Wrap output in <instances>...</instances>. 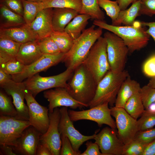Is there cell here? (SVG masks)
<instances>
[{
	"mask_svg": "<svg viewBox=\"0 0 155 155\" xmlns=\"http://www.w3.org/2000/svg\"><path fill=\"white\" fill-rule=\"evenodd\" d=\"M93 24L120 37L128 47L130 53L144 48L150 40V36L146 32V27L143 26L141 22L138 21H135L131 26H114L104 21L97 20H94Z\"/></svg>",
	"mask_w": 155,
	"mask_h": 155,
	"instance_id": "6da1fadb",
	"label": "cell"
},
{
	"mask_svg": "<svg viewBox=\"0 0 155 155\" xmlns=\"http://www.w3.org/2000/svg\"><path fill=\"white\" fill-rule=\"evenodd\" d=\"M97 84L83 63L78 66L67 82L66 88L71 96L87 107L93 98Z\"/></svg>",
	"mask_w": 155,
	"mask_h": 155,
	"instance_id": "7a4b0ae2",
	"label": "cell"
},
{
	"mask_svg": "<svg viewBox=\"0 0 155 155\" xmlns=\"http://www.w3.org/2000/svg\"><path fill=\"white\" fill-rule=\"evenodd\" d=\"M92 25L84 30L80 36L74 40L69 51L65 54L62 61L67 68L74 71L83 63L91 48L102 33V29L99 27L95 29Z\"/></svg>",
	"mask_w": 155,
	"mask_h": 155,
	"instance_id": "3957f363",
	"label": "cell"
},
{
	"mask_svg": "<svg viewBox=\"0 0 155 155\" xmlns=\"http://www.w3.org/2000/svg\"><path fill=\"white\" fill-rule=\"evenodd\" d=\"M124 70L118 73L109 71L98 83L94 96L88 105L90 108L105 103L114 106L119 91L124 81L129 75Z\"/></svg>",
	"mask_w": 155,
	"mask_h": 155,
	"instance_id": "277c9868",
	"label": "cell"
},
{
	"mask_svg": "<svg viewBox=\"0 0 155 155\" xmlns=\"http://www.w3.org/2000/svg\"><path fill=\"white\" fill-rule=\"evenodd\" d=\"M92 74L97 84L110 70L106 50V43L100 36L90 49L83 63Z\"/></svg>",
	"mask_w": 155,
	"mask_h": 155,
	"instance_id": "5b68a950",
	"label": "cell"
},
{
	"mask_svg": "<svg viewBox=\"0 0 155 155\" xmlns=\"http://www.w3.org/2000/svg\"><path fill=\"white\" fill-rule=\"evenodd\" d=\"M104 37L106 42L110 70L115 73L123 71L129 53L128 47L120 37L112 32H106Z\"/></svg>",
	"mask_w": 155,
	"mask_h": 155,
	"instance_id": "8992f818",
	"label": "cell"
},
{
	"mask_svg": "<svg viewBox=\"0 0 155 155\" xmlns=\"http://www.w3.org/2000/svg\"><path fill=\"white\" fill-rule=\"evenodd\" d=\"M73 71L67 68L63 72L57 75L42 77L38 73L27 78L24 82L26 89L35 98L42 91L58 87L66 88L67 82L71 76Z\"/></svg>",
	"mask_w": 155,
	"mask_h": 155,
	"instance_id": "52a82bcc",
	"label": "cell"
},
{
	"mask_svg": "<svg viewBox=\"0 0 155 155\" xmlns=\"http://www.w3.org/2000/svg\"><path fill=\"white\" fill-rule=\"evenodd\" d=\"M31 125L29 121L0 115V145L14 147L24 131Z\"/></svg>",
	"mask_w": 155,
	"mask_h": 155,
	"instance_id": "ba28073f",
	"label": "cell"
},
{
	"mask_svg": "<svg viewBox=\"0 0 155 155\" xmlns=\"http://www.w3.org/2000/svg\"><path fill=\"white\" fill-rule=\"evenodd\" d=\"M108 105V103H105L86 110L77 111L69 110L68 113L73 122L82 120H89L96 123L99 127L105 124L115 129V122L111 117V108Z\"/></svg>",
	"mask_w": 155,
	"mask_h": 155,
	"instance_id": "9c48e42d",
	"label": "cell"
},
{
	"mask_svg": "<svg viewBox=\"0 0 155 155\" xmlns=\"http://www.w3.org/2000/svg\"><path fill=\"white\" fill-rule=\"evenodd\" d=\"M111 115L115 120L118 136L125 144L133 140L138 131L137 120L129 115L123 108L111 107Z\"/></svg>",
	"mask_w": 155,
	"mask_h": 155,
	"instance_id": "30bf717a",
	"label": "cell"
},
{
	"mask_svg": "<svg viewBox=\"0 0 155 155\" xmlns=\"http://www.w3.org/2000/svg\"><path fill=\"white\" fill-rule=\"evenodd\" d=\"M25 99L28 108L29 121L31 126L41 134L44 133L49 125V108L40 104L32 94L26 89Z\"/></svg>",
	"mask_w": 155,
	"mask_h": 155,
	"instance_id": "8fae6325",
	"label": "cell"
},
{
	"mask_svg": "<svg viewBox=\"0 0 155 155\" xmlns=\"http://www.w3.org/2000/svg\"><path fill=\"white\" fill-rule=\"evenodd\" d=\"M61 117L59 125V130L61 135L68 138L73 149L76 152L79 150L84 142L94 139L95 133L93 135L86 136L82 135L75 128L69 116L67 107L63 106L60 108Z\"/></svg>",
	"mask_w": 155,
	"mask_h": 155,
	"instance_id": "7c38bea8",
	"label": "cell"
},
{
	"mask_svg": "<svg viewBox=\"0 0 155 155\" xmlns=\"http://www.w3.org/2000/svg\"><path fill=\"white\" fill-rule=\"evenodd\" d=\"M115 129L106 127L95 133V142L104 155H122L125 144L117 136Z\"/></svg>",
	"mask_w": 155,
	"mask_h": 155,
	"instance_id": "4fadbf2b",
	"label": "cell"
},
{
	"mask_svg": "<svg viewBox=\"0 0 155 155\" xmlns=\"http://www.w3.org/2000/svg\"><path fill=\"white\" fill-rule=\"evenodd\" d=\"M49 127L46 132L40 136V142L49 148L52 155H59L62 144L58 128L61 117L60 108H56L53 112L49 113Z\"/></svg>",
	"mask_w": 155,
	"mask_h": 155,
	"instance_id": "5bb4252c",
	"label": "cell"
},
{
	"mask_svg": "<svg viewBox=\"0 0 155 155\" xmlns=\"http://www.w3.org/2000/svg\"><path fill=\"white\" fill-rule=\"evenodd\" d=\"M65 54L61 53L56 55L43 54L33 63L25 66L20 73L12 75V80L17 82H22L39 72L46 71L51 67L62 61Z\"/></svg>",
	"mask_w": 155,
	"mask_h": 155,
	"instance_id": "9a60e30c",
	"label": "cell"
},
{
	"mask_svg": "<svg viewBox=\"0 0 155 155\" xmlns=\"http://www.w3.org/2000/svg\"><path fill=\"white\" fill-rule=\"evenodd\" d=\"M0 86L12 97L18 113L17 119L29 121L28 108L24 102L26 90L24 82H17L11 80Z\"/></svg>",
	"mask_w": 155,
	"mask_h": 155,
	"instance_id": "2e32d148",
	"label": "cell"
},
{
	"mask_svg": "<svg viewBox=\"0 0 155 155\" xmlns=\"http://www.w3.org/2000/svg\"><path fill=\"white\" fill-rule=\"evenodd\" d=\"M44 96L49 102V113L53 112L56 108L65 106L75 109H81L87 106L73 98L66 88L58 87L44 92Z\"/></svg>",
	"mask_w": 155,
	"mask_h": 155,
	"instance_id": "e0dca14e",
	"label": "cell"
},
{
	"mask_svg": "<svg viewBox=\"0 0 155 155\" xmlns=\"http://www.w3.org/2000/svg\"><path fill=\"white\" fill-rule=\"evenodd\" d=\"M42 134L32 126L26 128L13 147L17 154L23 155H36Z\"/></svg>",
	"mask_w": 155,
	"mask_h": 155,
	"instance_id": "ac0fdd59",
	"label": "cell"
},
{
	"mask_svg": "<svg viewBox=\"0 0 155 155\" xmlns=\"http://www.w3.org/2000/svg\"><path fill=\"white\" fill-rule=\"evenodd\" d=\"M53 10L52 8L41 10L29 25L37 40L50 36L53 31L52 26Z\"/></svg>",
	"mask_w": 155,
	"mask_h": 155,
	"instance_id": "d6986e66",
	"label": "cell"
},
{
	"mask_svg": "<svg viewBox=\"0 0 155 155\" xmlns=\"http://www.w3.org/2000/svg\"><path fill=\"white\" fill-rule=\"evenodd\" d=\"M0 37L8 38L21 44L37 40L29 25L26 24L20 27L0 29Z\"/></svg>",
	"mask_w": 155,
	"mask_h": 155,
	"instance_id": "ffe728a7",
	"label": "cell"
},
{
	"mask_svg": "<svg viewBox=\"0 0 155 155\" xmlns=\"http://www.w3.org/2000/svg\"><path fill=\"white\" fill-rule=\"evenodd\" d=\"M43 55L40 49L38 40H35L21 44L16 59L26 66L35 62Z\"/></svg>",
	"mask_w": 155,
	"mask_h": 155,
	"instance_id": "44dd1931",
	"label": "cell"
},
{
	"mask_svg": "<svg viewBox=\"0 0 155 155\" xmlns=\"http://www.w3.org/2000/svg\"><path fill=\"white\" fill-rule=\"evenodd\" d=\"M78 13L71 8H53L52 26L53 31H64L66 26Z\"/></svg>",
	"mask_w": 155,
	"mask_h": 155,
	"instance_id": "7402d4cb",
	"label": "cell"
},
{
	"mask_svg": "<svg viewBox=\"0 0 155 155\" xmlns=\"http://www.w3.org/2000/svg\"><path fill=\"white\" fill-rule=\"evenodd\" d=\"M140 84L129 75L123 83L117 94L115 106L123 108L127 100L133 95L139 92Z\"/></svg>",
	"mask_w": 155,
	"mask_h": 155,
	"instance_id": "603a6c76",
	"label": "cell"
},
{
	"mask_svg": "<svg viewBox=\"0 0 155 155\" xmlns=\"http://www.w3.org/2000/svg\"><path fill=\"white\" fill-rule=\"evenodd\" d=\"M25 24L22 16L0 4V29L20 27Z\"/></svg>",
	"mask_w": 155,
	"mask_h": 155,
	"instance_id": "cb8c5ba5",
	"label": "cell"
},
{
	"mask_svg": "<svg viewBox=\"0 0 155 155\" xmlns=\"http://www.w3.org/2000/svg\"><path fill=\"white\" fill-rule=\"evenodd\" d=\"M21 44L0 37V65L16 58Z\"/></svg>",
	"mask_w": 155,
	"mask_h": 155,
	"instance_id": "d4e9b609",
	"label": "cell"
},
{
	"mask_svg": "<svg viewBox=\"0 0 155 155\" xmlns=\"http://www.w3.org/2000/svg\"><path fill=\"white\" fill-rule=\"evenodd\" d=\"M140 5L141 0H138L132 3L128 9L121 10L117 18L112 25L115 26H120L122 24L125 26L132 25L136 17L140 16Z\"/></svg>",
	"mask_w": 155,
	"mask_h": 155,
	"instance_id": "484cf974",
	"label": "cell"
},
{
	"mask_svg": "<svg viewBox=\"0 0 155 155\" xmlns=\"http://www.w3.org/2000/svg\"><path fill=\"white\" fill-rule=\"evenodd\" d=\"M91 18L90 16L89 15L78 14L66 26L64 31L75 40L80 36L81 32L85 30L88 23V20Z\"/></svg>",
	"mask_w": 155,
	"mask_h": 155,
	"instance_id": "4316f807",
	"label": "cell"
},
{
	"mask_svg": "<svg viewBox=\"0 0 155 155\" xmlns=\"http://www.w3.org/2000/svg\"><path fill=\"white\" fill-rule=\"evenodd\" d=\"M80 14L89 15L91 18L104 21L105 18L104 12L100 8L98 0H82Z\"/></svg>",
	"mask_w": 155,
	"mask_h": 155,
	"instance_id": "83f0119b",
	"label": "cell"
},
{
	"mask_svg": "<svg viewBox=\"0 0 155 155\" xmlns=\"http://www.w3.org/2000/svg\"><path fill=\"white\" fill-rule=\"evenodd\" d=\"M123 108L131 117L137 120L145 109L139 92L133 95L127 100Z\"/></svg>",
	"mask_w": 155,
	"mask_h": 155,
	"instance_id": "f1b7e54d",
	"label": "cell"
},
{
	"mask_svg": "<svg viewBox=\"0 0 155 155\" xmlns=\"http://www.w3.org/2000/svg\"><path fill=\"white\" fill-rule=\"evenodd\" d=\"M59 48L61 52L65 54L71 48L74 40L68 33L63 32L54 31L50 36Z\"/></svg>",
	"mask_w": 155,
	"mask_h": 155,
	"instance_id": "f546056e",
	"label": "cell"
},
{
	"mask_svg": "<svg viewBox=\"0 0 155 155\" xmlns=\"http://www.w3.org/2000/svg\"><path fill=\"white\" fill-rule=\"evenodd\" d=\"M82 0H45L42 2L43 9L69 8L79 13L82 7Z\"/></svg>",
	"mask_w": 155,
	"mask_h": 155,
	"instance_id": "4dcf8cb0",
	"label": "cell"
},
{
	"mask_svg": "<svg viewBox=\"0 0 155 155\" xmlns=\"http://www.w3.org/2000/svg\"><path fill=\"white\" fill-rule=\"evenodd\" d=\"M22 0L24 9L23 17L26 24L29 25L34 20L39 11L43 9L42 3Z\"/></svg>",
	"mask_w": 155,
	"mask_h": 155,
	"instance_id": "1f68e13d",
	"label": "cell"
},
{
	"mask_svg": "<svg viewBox=\"0 0 155 155\" xmlns=\"http://www.w3.org/2000/svg\"><path fill=\"white\" fill-rule=\"evenodd\" d=\"M0 114L17 118L18 113L11 98L1 91L0 92Z\"/></svg>",
	"mask_w": 155,
	"mask_h": 155,
	"instance_id": "d6a6232c",
	"label": "cell"
},
{
	"mask_svg": "<svg viewBox=\"0 0 155 155\" xmlns=\"http://www.w3.org/2000/svg\"><path fill=\"white\" fill-rule=\"evenodd\" d=\"M100 7L106 11V14L112 20V23L117 18L121 9L117 0H98Z\"/></svg>",
	"mask_w": 155,
	"mask_h": 155,
	"instance_id": "836d02e7",
	"label": "cell"
},
{
	"mask_svg": "<svg viewBox=\"0 0 155 155\" xmlns=\"http://www.w3.org/2000/svg\"><path fill=\"white\" fill-rule=\"evenodd\" d=\"M137 120L138 131H143L153 128L155 126V112L145 109Z\"/></svg>",
	"mask_w": 155,
	"mask_h": 155,
	"instance_id": "e575fe53",
	"label": "cell"
},
{
	"mask_svg": "<svg viewBox=\"0 0 155 155\" xmlns=\"http://www.w3.org/2000/svg\"><path fill=\"white\" fill-rule=\"evenodd\" d=\"M40 49L43 54L56 55L61 52L59 48L50 36L38 40Z\"/></svg>",
	"mask_w": 155,
	"mask_h": 155,
	"instance_id": "d590c367",
	"label": "cell"
},
{
	"mask_svg": "<svg viewBox=\"0 0 155 155\" xmlns=\"http://www.w3.org/2000/svg\"><path fill=\"white\" fill-rule=\"evenodd\" d=\"M25 66L21 62L15 58L0 65V68L8 74L12 75L22 72Z\"/></svg>",
	"mask_w": 155,
	"mask_h": 155,
	"instance_id": "8d00e7d4",
	"label": "cell"
},
{
	"mask_svg": "<svg viewBox=\"0 0 155 155\" xmlns=\"http://www.w3.org/2000/svg\"><path fill=\"white\" fill-rule=\"evenodd\" d=\"M139 93L145 109L155 102V88L147 85L141 87Z\"/></svg>",
	"mask_w": 155,
	"mask_h": 155,
	"instance_id": "74e56055",
	"label": "cell"
},
{
	"mask_svg": "<svg viewBox=\"0 0 155 155\" xmlns=\"http://www.w3.org/2000/svg\"><path fill=\"white\" fill-rule=\"evenodd\" d=\"M145 146L133 140L129 143L125 145L122 155H142Z\"/></svg>",
	"mask_w": 155,
	"mask_h": 155,
	"instance_id": "f35d334b",
	"label": "cell"
},
{
	"mask_svg": "<svg viewBox=\"0 0 155 155\" xmlns=\"http://www.w3.org/2000/svg\"><path fill=\"white\" fill-rule=\"evenodd\" d=\"M133 140L146 146L147 145L155 140V128L138 131Z\"/></svg>",
	"mask_w": 155,
	"mask_h": 155,
	"instance_id": "ab89813d",
	"label": "cell"
},
{
	"mask_svg": "<svg viewBox=\"0 0 155 155\" xmlns=\"http://www.w3.org/2000/svg\"><path fill=\"white\" fill-rule=\"evenodd\" d=\"M61 146L60 151L61 155H80L81 152H77L73 149L71 143L67 137L61 135Z\"/></svg>",
	"mask_w": 155,
	"mask_h": 155,
	"instance_id": "60d3db41",
	"label": "cell"
},
{
	"mask_svg": "<svg viewBox=\"0 0 155 155\" xmlns=\"http://www.w3.org/2000/svg\"><path fill=\"white\" fill-rule=\"evenodd\" d=\"M140 15L152 16L155 15V0H140Z\"/></svg>",
	"mask_w": 155,
	"mask_h": 155,
	"instance_id": "b9f144b4",
	"label": "cell"
},
{
	"mask_svg": "<svg viewBox=\"0 0 155 155\" xmlns=\"http://www.w3.org/2000/svg\"><path fill=\"white\" fill-rule=\"evenodd\" d=\"M0 2L11 10L23 17L24 9L22 0H0Z\"/></svg>",
	"mask_w": 155,
	"mask_h": 155,
	"instance_id": "7bdbcfd3",
	"label": "cell"
},
{
	"mask_svg": "<svg viewBox=\"0 0 155 155\" xmlns=\"http://www.w3.org/2000/svg\"><path fill=\"white\" fill-rule=\"evenodd\" d=\"M142 71L145 75L152 78L155 76V54L150 56L144 62Z\"/></svg>",
	"mask_w": 155,
	"mask_h": 155,
	"instance_id": "ee69618b",
	"label": "cell"
},
{
	"mask_svg": "<svg viewBox=\"0 0 155 155\" xmlns=\"http://www.w3.org/2000/svg\"><path fill=\"white\" fill-rule=\"evenodd\" d=\"M86 149L80 155H104L101 152L98 144L92 141H87L85 144Z\"/></svg>",
	"mask_w": 155,
	"mask_h": 155,
	"instance_id": "f6af8a7d",
	"label": "cell"
},
{
	"mask_svg": "<svg viewBox=\"0 0 155 155\" xmlns=\"http://www.w3.org/2000/svg\"><path fill=\"white\" fill-rule=\"evenodd\" d=\"M141 23L143 26L148 27V28L146 30V32L152 37L155 43V22H141Z\"/></svg>",
	"mask_w": 155,
	"mask_h": 155,
	"instance_id": "bcb514c9",
	"label": "cell"
},
{
	"mask_svg": "<svg viewBox=\"0 0 155 155\" xmlns=\"http://www.w3.org/2000/svg\"><path fill=\"white\" fill-rule=\"evenodd\" d=\"M36 155H52V154L47 146L40 143L37 149Z\"/></svg>",
	"mask_w": 155,
	"mask_h": 155,
	"instance_id": "7dc6e473",
	"label": "cell"
},
{
	"mask_svg": "<svg viewBox=\"0 0 155 155\" xmlns=\"http://www.w3.org/2000/svg\"><path fill=\"white\" fill-rule=\"evenodd\" d=\"M142 155H155V140L146 146Z\"/></svg>",
	"mask_w": 155,
	"mask_h": 155,
	"instance_id": "c3c4849f",
	"label": "cell"
},
{
	"mask_svg": "<svg viewBox=\"0 0 155 155\" xmlns=\"http://www.w3.org/2000/svg\"><path fill=\"white\" fill-rule=\"evenodd\" d=\"M13 147L7 145H0V155H16Z\"/></svg>",
	"mask_w": 155,
	"mask_h": 155,
	"instance_id": "681fc988",
	"label": "cell"
},
{
	"mask_svg": "<svg viewBox=\"0 0 155 155\" xmlns=\"http://www.w3.org/2000/svg\"><path fill=\"white\" fill-rule=\"evenodd\" d=\"M11 80H12V75L8 74L1 69L0 68V86L7 83Z\"/></svg>",
	"mask_w": 155,
	"mask_h": 155,
	"instance_id": "f907efd6",
	"label": "cell"
},
{
	"mask_svg": "<svg viewBox=\"0 0 155 155\" xmlns=\"http://www.w3.org/2000/svg\"><path fill=\"white\" fill-rule=\"evenodd\" d=\"M118 3L121 10L127 9L128 6L131 3L138 0H116Z\"/></svg>",
	"mask_w": 155,
	"mask_h": 155,
	"instance_id": "816d5d0a",
	"label": "cell"
},
{
	"mask_svg": "<svg viewBox=\"0 0 155 155\" xmlns=\"http://www.w3.org/2000/svg\"><path fill=\"white\" fill-rule=\"evenodd\" d=\"M147 85L151 87L155 88V76L151 78Z\"/></svg>",
	"mask_w": 155,
	"mask_h": 155,
	"instance_id": "f5cc1de1",
	"label": "cell"
},
{
	"mask_svg": "<svg viewBox=\"0 0 155 155\" xmlns=\"http://www.w3.org/2000/svg\"><path fill=\"white\" fill-rule=\"evenodd\" d=\"M152 112H155V102L151 104L146 109Z\"/></svg>",
	"mask_w": 155,
	"mask_h": 155,
	"instance_id": "db71d44e",
	"label": "cell"
},
{
	"mask_svg": "<svg viewBox=\"0 0 155 155\" xmlns=\"http://www.w3.org/2000/svg\"><path fill=\"white\" fill-rule=\"evenodd\" d=\"M28 1L33 2H43L45 0H26Z\"/></svg>",
	"mask_w": 155,
	"mask_h": 155,
	"instance_id": "11a10c76",
	"label": "cell"
}]
</instances>
